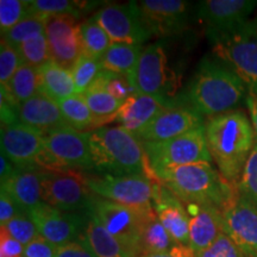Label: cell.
<instances>
[{
    "label": "cell",
    "instance_id": "cell-8",
    "mask_svg": "<svg viewBox=\"0 0 257 257\" xmlns=\"http://www.w3.org/2000/svg\"><path fill=\"white\" fill-rule=\"evenodd\" d=\"M87 173L40 170L42 199L50 206L66 212H86L96 195L86 181Z\"/></svg>",
    "mask_w": 257,
    "mask_h": 257
},
{
    "label": "cell",
    "instance_id": "cell-19",
    "mask_svg": "<svg viewBox=\"0 0 257 257\" xmlns=\"http://www.w3.org/2000/svg\"><path fill=\"white\" fill-rule=\"evenodd\" d=\"M204 124V117L189 106L172 105L135 136L142 143L165 142Z\"/></svg>",
    "mask_w": 257,
    "mask_h": 257
},
{
    "label": "cell",
    "instance_id": "cell-16",
    "mask_svg": "<svg viewBox=\"0 0 257 257\" xmlns=\"http://www.w3.org/2000/svg\"><path fill=\"white\" fill-rule=\"evenodd\" d=\"M0 143L2 154L16 168L38 170L37 161L44 149V133L41 130L17 121L2 126Z\"/></svg>",
    "mask_w": 257,
    "mask_h": 257
},
{
    "label": "cell",
    "instance_id": "cell-36",
    "mask_svg": "<svg viewBox=\"0 0 257 257\" xmlns=\"http://www.w3.org/2000/svg\"><path fill=\"white\" fill-rule=\"evenodd\" d=\"M17 51L21 56L22 63L28 64L34 68H40L50 60L49 44H48L46 34H42L40 36L24 42L17 48Z\"/></svg>",
    "mask_w": 257,
    "mask_h": 257
},
{
    "label": "cell",
    "instance_id": "cell-13",
    "mask_svg": "<svg viewBox=\"0 0 257 257\" xmlns=\"http://www.w3.org/2000/svg\"><path fill=\"white\" fill-rule=\"evenodd\" d=\"M142 23L150 37L165 38L186 30L191 4L184 0H140L135 2Z\"/></svg>",
    "mask_w": 257,
    "mask_h": 257
},
{
    "label": "cell",
    "instance_id": "cell-41",
    "mask_svg": "<svg viewBox=\"0 0 257 257\" xmlns=\"http://www.w3.org/2000/svg\"><path fill=\"white\" fill-rule=\"evenodd\" d=\"M22 64L23 63H22L17 49L2 41L0 43V83L2 86L9 85Z\"/></svg>",
    "mask_w": 257,
    "mask_h": 257
},
{
    "label": "cell",
    "instance_id": "cell-33",
    "mask_svg": "<svg viewBox=\"0 0 257 257\" xmlns=\"http://www.w3.org/2000/svg\"><path fill=\"white\" fill-rule=\"evenodd\" d=\"M6 87L15 96L16 100L22 105L40 93L37 68L23 63L16 72L9 85H6Z\"/></svg>",
    "mask_w": 257,
    "mask_h": 257
},
{
    "label": "cell",
    "instance_id": "cell-29",
    "mask_svg": "<svg viewBox=\"0 0 257 257\" xmlns=\"http://www.w3.org/2000/svg\"><path fill=\"white\" fill-rule=\"evenodd\" d=\"M57 104L60 106L66 123L75 130L85 133L83 130L91 128V131H93L102 127L98 118L89 110L87 102L85 101L82 95L75 94L69 96V98L57 101Z\"/></svg>",
    "mask_w": 257,
    "mask_h": 257
},
{
    "label": "cell",
    "instance_id": "cell-51",
    "mask_svg": "<svg viewBox=\"0 0 257 257\" xmlns=\"http://www.w3.org/2000/svg\"><path fill=\"white\" fill-rule=\"evenodd\" d=\"M253 23H255V27H256V30H257V17L253 18Z\"/></svg>",
    "mask_w": 257,
    "mask_h": 257
},
{
    "label": "cell",
    "instance_id": "cell-21",
    "mask_svg": "<svg viewBox=\"0 0 257 257\" xmlns=\"http://www.w3.org/2000/svg\"><path fill=\"white\" fill-rule=\"evenodd\" d=\"M189 217V248L194 253L207 249L224 233L223 213L212 206L185 204Z\"/></svg>",
    "mask_w": 257,
    "mask_h": 257
},
{
    "label": "cell",
    "instance_id": "cell-30",
    "mask_svg": "<svg viewBox=\"0 0 257 257\" xmlns=\"http://www.w3.org/2000/svg\"><path fill=\"white\" fill-rule=\"evenodd\" d=\"M85 101L87 102L89 110L98 118L104 127L106 123L114 121L118 112L123 106L124 101H119L112 96L102 86L93 82L92 86L82 94Z\"/></svg>",
    "mask_w": 257,
    "mask_h": 257
},
{
    "label": "cell",
    "instance_id": "cell-28",
    "mask_svg": "<svg viewBox=\"0 0 257 257\" xmlns=\"http://www.w3.org/2000/svg\"><path fill=\"white\" fill-rule=\"evenodd\" d=\"M143 49V46L112 43L100 60L102 69L130 78L136 69Z\"/></svg>",
    "mask_w": 257,
    "mask_h": 257
},
{
    "label": "cell",
    "instance_id": "cell-26",
    "mask_svg": "<svg viewBox=\"0 0 257 257\" xmlns=\"http://www.w3.org/2000/svg\"><path fill=\"white\" fill-rule=\"evenodd\" d=\"M94 257H128L120 243L105 229L93 213L92 207L88 211L87 223L81 237Z\"/></svg>",
    "mask_w": 257,
    "mask_h": 257
},
{
    "label": "cell",
    "instance_id": "cell-43",
    "mask_svg": "<svg viewBox=\"0 0 257 257\" xmlns=\"http://www.w3.org/2000/svg\"><path fill=\"white\" fill-rule=\"evenodd\" d=\"M21 104L16 100L6 86H0V114H2V126L15 124L19 121Z\"/></svg>",
    "mask_w": 257,
    "mask_h": 257
},
{
    "label": "cell",
    "instance_id": "cell-22",
    "mask_svg": "<svg viewBox=\"0 0 257 257\" xmlns=\"http://www.w3.org/2000/svg\"><path fill=\"white\" fill-rule=\"evenodd\" d=\"M172 105L174 104L163 96L135 93L124 101L114 121L128 133L137 135Z\"/></svg>",
    "mask_w": 257,
    "mask_h": 257
},
{
    "label": "cell",
    "instance_id": "cell-32",
    "mask_svg": "<svg viewBox=\"0 0 257 257\" xmlns=\"http://www.w3.org/2000/svg\"><path fill=\"white\" fill-rule=\"evenodd\" d=\"M42 34H46V18L38 15L29 14L16 27L10 29L5 34H2V41L17 49L24 42L40 36Z\"/></svg>",
    "mask_w": 257,
    "mask_h": 257
},
{
    "label": "cell",
    "instance_id": "cell-18",
    "mask_svg": "<svg viewBox=\"0 0 257 257\" xmlns=\"http://www.w3.org/2000/svg\"><path fill=\"white\" fill-rule=\"evenodd\" d=\"M46 35L49 44L50 60L67 69L82 55L80 24L69 15L46 18Z\"/></svg>",
    "mask_w": 257,
    "mask_h": 257
},
{
    "label": "cell",
    "instance_id": "cell-9",
    "mask_svg": "<svg viewBox=\"0 0 257 257\" xmlns=\"http://www.w3.org/2000/svg\"><path fill=\"white\" fill-rule=\"evenodd\" d=\"M153 208V207H152ZM150 208L128 207L95 197L92 211L105 229L114 237L128 257H140V240L144 217Z\"/></svg>",
    "mask_w": 257,
    "mask_h": 257
},
{
    "label": "cell",
    "instance_id": "cell-27",
    "mask_svg": "<svg viewBox=\"0 0 257 257\" xmlns=\"http://www.w3.org/2000/svg\"><path fill=\"white\" fill-rule=\"evenodd\" d=\"M178 244L161 223L154 208H150L144 217L142 232L140 240L141 256L153 255V253L168 252Z\"/></svg>",
    "mask_w": 257,
    "mask_h": 257
},
{
    "label": "cell",
    "instance_id": "cell-25",
    "mask_svg": "<svg viewBox=\"0 0 257 257\" xmlns=\"http://www.w3.org/2000/svg\"><path fill=\"white\" fill-rule=\"evenodd\" d=\"M37 73L40 93H43L56 102L76 94L75 83L70 70L53 60L37 68Z\"/></svg>",
    "mask_w": 257,
    "mask_h": 257
},
{
    "label": "cell",
    "instance_id": "cell-5",
    "mask_svg": "<svg viewBox=\"0 0 257 257\" xmlns=\"http://www.w3.org/2000/svg\"><path fill=\"white\" fill-rule=\"evenodd\" d=\"M208 41L214 59L242 80L248 93H257V30L253 19Z\"/></svg>",
    "mask_w": 257,
    "mask_h": 257
},
{
    "label": "cell",
    "instance_id": "cell-11",
    "mask_svg": "<svg viewBox=\"0 0 257 257\" xmlns=\"http://www.w3.org/2000/svg\"><path fill=\"white\" fill-rule=\"evenodd\" d=\"M128 79L136 93L167 98L175 85V74L169 68L163 47L155 43L144 48L136 69Z\"/></svg>",
    "mask_w": 257,
    "mask_h": 257
},
{
    "label": "cell",
    "instance_id": "cell-42",
    "mask_svg": "<svg viewBox=\"0 0 257 257\" xmlns=\"http://www.w3.org/2000/svg\"><path fill=\"white\" fill-rule=\"evenodd\" d=\"M195 257H248L232 242L226 233H221L207 249L195 253Z\"/></svg>",
    "mask_w": 257,
    "mask_h": 257
},
{
    "label": "cell",
    "instance_id": "cell-15",
    "mask_svg": "<svg viewBox=\"0 0 257 257\" xmlns=\"http://www.w3.org/2000/svg\"><path fill=\"white\" fill-rule=\"evenodd\" d=\"M104 29L112 43L142 46L150 38L149 32L142 23L135 2L128 4H110L99 10L93 16Z\"/></svg>",
    "mask_w": 257,
    "mask_h": 257
},
{
    "label": "cell",
    "instance_id": "cell-49",
    "mask_svg": "<svg viewBox=\"0 0 257 257\" xmlns=\"http://www.w3.org/2000/svg\"><path fill=\"white\" fill-rule=\"evenodd\" d=\"M142 257H195V253L192 251L189 246L175 245L170 251L165 253H153V255H146Z\"/></svg>",
    "mask_w": 257,
    "mask_h": 257
},
{
    "label": "cell",
    "instance_id": "cell-44",
    "mask_svg": "<svg viewBox=\"0 0 257 257\" xmlns=\"http://www.w3.org/2000/svg\"><path fill=\"white\" fill-rule=\"evenodd\" d=\"M57 246L50 243L49 240L43 238L42 236H37L34 240H31L28 245L24 246V257H55Z\"/></svg>",
    "mask_w": 257,
    "mask_h": 257
},
{
    "label": "cell",
    "instance_id": "cell-48",
    "mask_svg": "<svg viewBox=\"0 0 257 257\" xmlns=\"http://www.w3.org/2000/svg\"><path fill=\"white\" fill-rule=\"evenodd\" d=\"M245 105L250 114V121H251L253 134H255V141L257 143V93H248L245 99Z\"/></svg>",
    "mask_w": 257,
    "mask_h": 257
},
{
    "label": "cell",
    "instance_id": "cell-4",
    "mask_svg": "<svg viewBox=\"0 0 257 257\" xmlns=\"http://www.w3.org/2000/svg\"><path fill=\"white\" fill-rule=\"evenodd\" d=\"M89 148L98 175H148L153 179L142 142L121 126L89 131Z\"/></svg>",
    "mask_w": 257,
    "mask_h": 257
},
{
    "label": "cell",
    "instance_id": "cell-46",
    "mask_svg": "<svg viewBox=\"0 0 257 257\" xmlns=\"http://www.w3.org/2000/svg\"><path fill=\"white\" fill-rule=\"evenodd\" d=\"M23 212L5 191L0 189V226H5L18 213Z\"/></svg>",
    "mask_w": 257,
    "mask_h": 257
},
{
    "label": "cell",
    "instance_id": "cell-39",
    "mask_svg": "<svg viewBox=\"0 0 257 257\" xmlns=\"http://www.w3.org/2000/svg\"><path fill=\"white\" fill-rule=\"evenodd\" d=\"M29 15V2L2 0L0 2V30L5 34Z\"/></svg>",
    "mask_w": 257,
    "mask_h": 257
},
{
    "label": "cell",
    "instance_id": "cell-20",
    "mask_svg": "<svg viewBox=\"0 0 257 257\" xmlns=\"http://www.w3.org/2000/svg\"><path fill=\"white\" fill-rule=\"evenodd\" d=\"M153 208L175 243L188 246L189 217L186 205L156 179H154Z\"/></svg>",
    "mask_w": 257,
    "mask_h": 257
},
{
    "label": "cell",
    "instance_id": "cell-50",
    "mask_svg": "<svg viewBox=\"0 0 257 257\" xmlns=\"http://www.w3.org/2000/svg\"><path fill=\"white\" fill-rule=\"evenodd\" d=\"M16 167L12 165L11 161L6 157L4 154H2L0 156V181L4 182L6 180L11 178L15 174Z\"/></svg>",
    "mask_w": 257,
    "mask_h": 257
},
{
    "label": "cell",
    "instance_id": "cell-31",
    "mask_svg": "<svg viewBox=\"0 0 257 257\" xmlns=\"http://www.w3.org/2000/svg\"><path fill=\"white\" fill-rule=\"evenodd\" d=\"M82 54L100 61L112 42L104 29L98 24L94 17H91L80 23Z\"/></svg>",
    "mask_w": 257,
    "mask_h": 257
},
{
    "label": "cell",
    "instance_id": "cell-45",
    "mask_svg": "<svg viewBox=\"0 0 257 257\" xmlns=\"http://www.w3.org/2000/svg\"><path fill=\"white\" fill-rule=\"evenodd\" d=\"M24 245L0 226V257H24Z\"/></svg>",
    "mask_w": 257,
    "mask_h": 257
},
{
    "label": "cell",
    "instance_id": "cell-3",
    "mask_svg": "<svg viewBox=\"0 0 257 257\" xmlns=\"http://www.w3.org/2000/svg\"><path fill=\"white\" fill-rule=\"evenodd\" d=\"M184 204L216 207L221 212L237 194V187L223 178L212 163H194L154 173Z\"/></svg>",
    "mask_w": 257,
    "mask_h": 257
},
{
    "label": "cell",
    "instance_id": "cell-17",
    "mask_svg": "<svg viewBox=\"0 0 257 257\" xmlns=\"http://www.w3.org/2000/svg\"><path fill=\"white\" fill-rule=\"evenodd\" d=\"M224 232L248 257H257V206L237 191L224 208Z\"/></svg>",
    "mask_w": 257,
    "mask_h": 257
},
{
    "label": "cell",
    "instance_id": "cell-6",
    "mask_svg": "<svg viewBox=\"0 0 257 257\" xmlns=\"http://www.w3.org/2000/svg\"><path fill=\"white\" fill-rule=\"evenodd\" d=\"M38 170L80 172L94 170L89 148V131L66 125L44 133V149L37 161Z\"/></svg>",
    "mask_w": 257,
    "mask_h": 257
},
{
    "label": "cell",
    "instance_id": "cell-2",
    "mask_svg": "<svg viewBox=\"0 0 257 257\" xmlns=\"http://www.w3.org/2000/svg\"><path fill=\"white\" fill-rule=\"evenodd\" d=\"M246 95L245 85L232 70L214 57L205 56L188 83L186 100L202 117L211 118L234 111Z\"/></svg>",
    "mask_w": 257,
    "mask_h": 257
},
{
    "label": "cell",
    "instance_id": "cell-7",
    "mask_svg": "<svg viewBox=\"0 0 257 257\" xmlns=\"http://www.w3.org/2000/svg\"><path fill=\"white\" fill-rule=\"evenodd\" d=\"M142 146L152 175L162 169L213 161L207 147L205 124L173 140Z\"/></svg>",
    "mask_w": 257,
    "mask_h": 257
},
{
    "label": "cell",
    "instance_id": "cell-37",
    "mask_svg": "<svg viewBox=\"0 0 257 257\" xmlns=\"http://www.w3.org/2000/svg\"><path fill=\"white\" fill-rule=\"evenodd\" d=\"M94 82L102 86L112 96H114L119 101L127 100L131 95L136 93L133 83H131L127 76L118 75V74L110 73L104 69L99 74Z\"/></svg>",
    "mask_w": 257,
    "mask_h": 257
},
{
    "label": "cell",
    "instance_id": "cell-10",
    "mask_svg": "<svg viewBox=\"0 0 257 257\" xmlns=\"http://www.w3.org/2000/svg\"><path fill=\"white\" fill-rule=\"evenodd\" d=\"M86 181L93 194L99 198L142 210L153 207L154 179H150L148 175L87 174Z\"/></svg>",
    "mask_w": 257,
    "mask_h": 257
},
{
    "label": "cell",
    "instance_id": "cell-14",
    "mask_svg": "<svg viewBox=\"0 0 257 257\" xmlns=\"http://www.w3.org/2000/svg\"><path fill=\"white\" fill-rule=\"evenodd\" d=\"M256 6L255 0H204L198 4L197 16L210 38L245 24Z\"/></svg>",
    "mask_w": 257,
    "mask_h": 257
},
{
    "label": "cell",
    "instance_id": "cell-47",
    "mask_svg": "<svg viewBox=\"0 0 257 257\" xmlns=\"http://www.w3.org/2000/svg\"><path fill=\"white\" fill-rule=\"evenodd\" d=\"M55 257H94L82 239L57 246Z\"/></svg>",
    "mask_w": 257,
    "mask_h": 257
},
{
    "label": "cell",
    "instance_id": "cell-40",
    "mask_svg": "<svg viewBox=\"0 0 257 257\" xmlns=\"http://www.w3.org/2000/svg\"><path fill=\"white\" fill-rule=\"evenodd\" d=\"M5 229L11 234L16 240L23 245H28L31 240H34L37 236H40L36 225L28 213L21 212L16 216L14 219H11L5 225Z\"/></svg>",
    "mask_w": 257,
    "mask_h": 257
},
{
    "label": "cell",
    "instance_id": "cell-1",
    "mask_svg": "<svg viewBox=\"0 0 257 257\" xmlns=\"http://www.w3.org/2000/svg\"><path fill=\"white\" fill-rule=\"evenodd\" d=\"M205 135L217 169L231 185L237 186L256 143L251 121L243 111H230L208 118Z\"/></svg>",
    "mask_w": 257,
    "mask_h": 257
},
{
    "label": "cell",
    "instance_id": "cell-23",
    "mask_svg": "<svg viewBox=\"0 0 257 257\" xmlns=\"http://www.w3.org/2000/svg\"><path fill=\"white\" fill-rule=\"evenodd\" d=\"M19 121L41 130L42 133L68 125L64 120L59 104L43 93H37L21 105Z\"/></svg>",
    "mask_w": 257,
    "mask_h": 257
},
{
    "label": "cell",
    "instance_id": "cell-12",
    "mask_svg": "<svg viewBox=\"0 0 257 257\" xmlns=\"http://www.w3.org/2000/svg\"><path fill=\"white\" fill-rule=\"evenodd\" d=\"M88 211L66 212L42 202L28 212V214L36 225L40 236L56 246H62L81 239L87 223Z\"/></svg>",
    "mask_w": 257,
    "mask_h": 257
},
{
    "label": "cell",
    "instance_id": "cell-38",
    "mask_svg": "<svg viewBox=\"0 0 257 257\" xmlns=\"http://www.w3.org/2000/svg\"><path fill=\"white\" fill-rule=\"evenodd\" d=\"M237 191L257 206V143L248 157L242 175L237 182Z\"/></svg>",
    "mask_w": 257,
    "mask_h": 257
},
{
    "label": "cell",
    "instance_id": "cell-35",
    "mask_svg": "<svg viewBox=\"0 0 257 257\" xmlns=\"http://www.w3.org/2000/svg\"><path fill=\"white\" fill-rule=\"evenodd\" d=\"M101 72L102 66L100 61L82 54L70 69L74 83H75L76 94H85Z\"/></svg>",
    "mask_w": 257,
    "mask_h": 257
},
{
    "label": "cell",
    "instance_id": "cell-24",
    "mask_svg": "<svg viewBox=\"0 0 257 257\" xmlns=\"http://www.w3.org/2000/svg\"><path fill=\"white\" fill-rule=\"evenodd\" d=\"M0 189L8 193L25 213L43 202L40 170L17 168L11 178L2 182Z\"/></svg>",
    "mask_w": 257,
    "mask_h": 257
},
{
    "label": "cell",
    "instance_id": "cell-34",
    "mask_svg": "<svg viewBox=\"0 0 257 257\" xmlns=\"http://www.w3.org/2000/svg\"><path fill=\"white\" fill-rule=\"evenodd\" d=\"M85 4L87 3L70 2V0H30L29 14L42 16L44 18L62 15H69L78 18L81 16L83 9L89 6Z\"/></svg>",
    "mask_w": 257,
    "mask_h": 257
}]
</instances>
